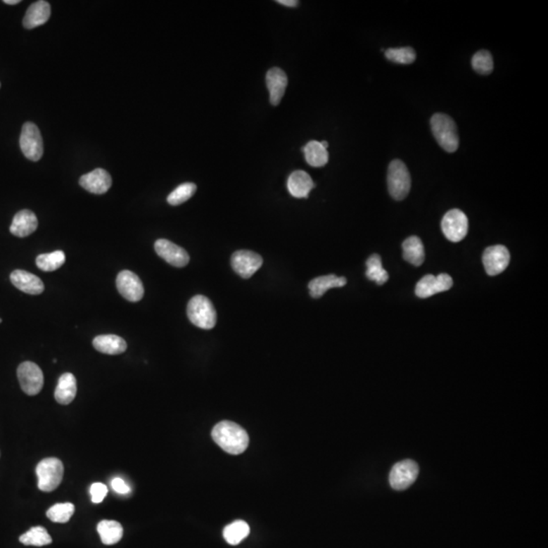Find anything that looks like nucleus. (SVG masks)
Returning <instances> with one entry per match:
<instances>
[{
    "mask_svg": "<svg viewBox=\"0 0 548 548\" xmlns=\"http://www.w3.org/2000/svg\"><path fill=\"white\" fill-rule=\"evenodd\" d=\"M212 437L217 446L231 455L242 454L249 445L246 431L233 421H224L217 423L213 428Z\"/></svg>",
    "mask_w": 548,
    "mask_h": 548,
    "instance_id": "f257e3e1",
    "label": "nucleus"
},
{
    "mask_svg": "<svg viewBox=\"0 0 548 548\" xmlns=\"http://www.w3.org/2000/svg\"><path fill=\"white\" fill-rule=\"evenodd\" d=\"M431 127L435 141L447 153H455L459 146L457 126L450 116L435 114L431 119Z\"/></svg>",
    "mask_w": 548,
    "mask_h": 548,
    "instance_id": "f03ea898",
    "label": "nucleus"
},
{
    "mask_svg": "<svg viewBox=\"0 0 548 548\" xmlns=\"http://www.w3.org/2000/svg\"><path fill=\"white\" fill-rule=\"evenodd\" d=\"M187 316L192 324L201 329H212L217 324V311L210 300L204 295H195L190 300Z\"/></svg>",
    "mask_w": 548,
    "mask_h": 548,
    "instance_id": "7ed1b4c3",
    "label": "nucleus"
},
{
    "mask_svg": "<svg viewBox=\"0 0 548 548\" xmlns=\"http://www.w3.org/2000/svg\"><path fill=\"white\" fill-rule=\"evenodd\" d=\"M63 463L57 458H46L37 465L39 490L51 492L60 485L63 479Z\"/></svg>",
    "mask_w": 548,
    "mask_h": 548,
    "instance_id": "20e7f679",
    "label": "nucleus"
},
{
    "mask_svg": "<svg viewBox=\"0 0 548 548\" xmlns=\"http://www.w3.org/2000/svg\"><path fill=\"white\" fill-rule=\"evenodd\" d=\"M387 182L389 193L395 200H402L409 193L412 178L402 160H394L390 163Z\"/></svg>",
    "mask_w": 548,
    "mask_h": 548,
    "instance_id": "39448f33",
    "label": "nucleus"
},
{
    "mask_svg": "<svg viewBox=\"0 0 548 548\" xmlns=\"http://www.w3.org/2000/svg\"><path fill=\"white\" fill-rule=\"evenodd\" d=\"M20 146L27 160L38 162L44 153L42 135L36 124L27 122L22 128Z\"/></svg>",
    "mask_w": 548,
    "mask_h": 548,
    "instance_id": "423d86ee",
    "label": "nucleus"
},
{
    "mask_svg": "<svg viewBox=\"0 0 548 548\" xmlns=\"http://www.w3.org/2000/svg\"><path fill=\"white\" fill-rule=\"evenodd\" d=\"M18 378L23 391L30 396L40 393L44 385V375L40 367L32 362H25L18 368Z\"/></svg>",
    "mask_w": 548,
    "mask_h": 548,
    "instance_id": "0eeeda50",
    "label": "nucleus"
},
{
    "mask_svg": "<svg viewBox=\"0 0 548 548\" xmlns=\"http://www.w3.org/2000/svg\"><path fill=\"white\" fill-rule=\"evenodd\" d=\"M442 231L445 237L454 243L460 242L469 233V219L460 210H451L442 219Z\"/></svg>",
    "mask_w": 548,
    "mask_h": 548,
    "instance_id": "6e6552de",
    "label": "nucleus"
},
{
    "mask_svg": "<svg viewBox=\"0 0 548 548\" xmlns=\"http://www.w3.org/2000/svg\"><path fill=\"white\" fill-rule=\"evenodd\" d=\"M419 470L416 463L412 460L396 463L390 471V485L396 490H407L416 480Z\"/></svg>",
    "mask_w": 548,
    "mask_h": 548,
    "instance_id": "1a4fd4ad",
    "label": "nucleus"
},
{
    "mask_svg": "<svg viewBox=\"0 0 548 548\" xmlns=\"http://www.w3.org/2000/svg\"><path fill=\"white\" fill-rule=\"evenodd\" d=\"M231 267L243 279H250L263 265L262 257L255 252L240 250L231 256Z\"/></svg>",
    "mask_w": 548,
    "mask_h": 548,
    "instance_id": "9d476101",
    "label": "nucleus"
},
{
    "mask_svg": "<svg viewBox=\"0 0 548 548\" xmlns=\"http://www.w3.org/2000/svg\"><path fill=\"white\" fill-rule=\"evenodd\" d=\"M116 286L124 299L129 302L141 301L144 295V284L139 275L123 270L117 275Z\"/></svg>",
    "mask_w": 548,
    "mask_h": 548,
    "instance_id": "9b49d317",
    "label": "nucleus"
},
{
    "mask_svg": "<svg viewBox=\"0 0 548 548\" xmlns=\"http://www.w3.org/2000/svg\"><path fill=\"white\" fill-rule=\"evenodd\" d=\"M453 286V279L450 275L442 274L435 275L428 274L416 284V293L421 299L433 297L437 293L447 292Z\"/></svg>",
    "mask_w": 548,
    "mask_h": 548,
    "instance_id": "f8f14e48",
    "label": "nucleus"
},
{
    "mask_svg": "<svg viewBox=\"0 0 548 548\" xmlns=\"http://www.w3.org/2000/svg\"><path fill=\"white\" fill-rule=\"evenodd\" d=\"M510 259V252L502 245L487 248L483 256L485 272L490 276L502 274L508 267Z\"/></svg>",
    "mask_w": 548,
    "mask_h": 548,
    "instance_id": "ddd939ff",
    "label": "nucleus"
},
{
    "mask_svg": "<svg viewBox=\"0 0 548 548\" xmlns=\"http://www.w3.org/2000/svg\"><path fill=\"white\" fill-rule=\"evenodd\" d=\"M155 250L160 258L164 259L170 265L175 267H184L189 263V254L182 247L174 244L171 241L160 239L155 243Z\"/></svg>",
    "mask_w": 548,
    "mask_h": 548,
    "instance_id": "4468645a",
    "label": "nucleus"
},
{
    "mask_svg": "<svg viewBox=\"0 0 548 548\" xmlns=\"http://www.w3.org/2000/svg\"><path fill=\"white\" fill-rule=\"evenodd\" d=\"M79 184L89 193L105 194L111 188L112 178L106 170L96 169L82 175Z\"/></svg>",
    "mask_w": 548,
    "mask_h": 548,
    "instance_id": "2eb2a0df",
    "label": "nucleus"
},
{
    "mask_svg": "<svg viewBox=\"0 0 548 548\" xmlns=\"http://www.w3.org/2000/svg\"><path fill=\"white\" fill-rule=\"evenodd\" d=\"M11 281L18 290L29 295H40L44 292V283L40 277L25 270H15L11 274Z\"/></svg>",
    "mask_w": 548,
    "mask_h": 548,
    "instance_id": "dca6fc26",
    "label": "nucleus"
},
{
    "mask_svg": "<svg viewBox=\"0 0 548 548\" xmlns=\"http://www.w3.org/2000/svg\"><path fill=\"white\" fill-rule=\"evenodd\" d=\"M266 84L270 94V103L274 106H277L283 98L288 86V77L286 72L279 68H272L266 75Z\"/></svg>",
    "mask_w": 548,
    "mask_h": 548,
    "instance_id": "f3484780",
    "label": "nucleus"
},
{
    "mask_svg": "<svg viewBox=\"0 0 548 548\" xmlns=\"http://www.w3.org/2000/svg\"><path fill=\"white\" fill-rule=\"evenodd\" d=\"M37 229H38V219L35 213L29 210H23L13 217L9 231L13 236L25 238L32 235Z\"/></svg>",
    "mask_w": 548,
    "mask_h": 548,
    "instance_id": "a211bd4d",
    "label": "nucleus"
},
{
    "mask_svg": "<svg viewBox=\"0 0 548 548\" xmlns=\"http://www.w3.org/2000/svg\"><path fill=\"white\" fill-rule=\"evenodd\" d=\"M51 15V6L49 2L40 0V1L34 2L27 8L26 15H25L23 25L27 30L35 29L39 26L46 24Z\"/></svg>",
    "mask_w": 548,
    "mask_h": 548,
    "instance_id": "6ab92c4d",
    "label": "nucleus"
},
{
    "mask_svg": "<svg viewBox=\"0 0 548 548\" xmlns=\"http://www.w3.org/2000/svg\"><path fill=\"white\" fill-rule=\"evenodd\" d=\"M314 187L315 183L306 172L295 171L288 177V192L295 198H307Z\"/></svg>",
    "mask_w": 548,
    "mask_h": 548,
    "instance_id": "aec40b11",
    "label": "nucleus"
},
{
    "mask_svg": "<svg viewBox=\"0 0 548 548\" xmlns=\"http://www.w3.org/2000/svg\"><path fill=\"white\" fill-rule=\"evenodd\" d=\"M93 345L102 354L117 355L123 354L127 350V343L122 337L114 334H105L95 337Z\"/></svg>",
    "mask_w": 548,
    "mask_h": 548,
    "instance_id": "412c9836",
    "label": "nucleus"
},
{
    "mask_svg": "<svg viewBox=\"0 0 548 548\" xmlns=\"http://www.w3.org/2000/svg\"><path fill=\"white\" fill-rule=\"evenodd\" d=\"M77 379L71 373H65L59 378L55 389V399L62 405H68L75 400L77 395Z\"/></svg>",
    "mask_w": 548,
    "mask_h": 548,
    "instance_id": "4be33fe9",
    "label": "nucleus"
},
{
    "mask_svg": "<svg viewBox=\"0 0 548 548\" xmlns=\"http://www.w3.org/2000/svg\"><path fill=\"white\" fill-rule=\"evenodd\" d=\"M346 283H348V281H346L345 277H338L334 274L319 276L317 279H314L313 281H310V295L314 299H319L330 288H343Z\"/></svg>",
    "mask_w": 548,
    "mask_h": 548,
    "instance_id": "5701e85b",
    "label": "nucleus"
},
{
    "mask_svg": "<svg viewBox=\"0 0 548 548\" xmlns=\"http://www.w3.org/2000/svg\"><path fill=\"white\" fill-rule=\"evenodd\" d=\"M403 258L408 263L414 266L423 265L425 261V248L423 242L416 236L407 238L403 242Z\"/></svg>",
    "mask_w": 548,
    "mask_h": 548,
    "instance_id": "b1692460",
    "label": "nucleus"
},
{
    "mask_svg": "<svg viewBox=\"0 0 548 548\" xmlns=\"http://www.w3.org/2000/svg\"><path fill=\"white\" fill-rule=\"evenodd\" d=\"M97 530L104 544L113 545L118 543L123 536V527L114 520H103L98 524Z\"/></svg>",
    "mask_w": 548,
    "mask_h": 548,
    "instance_id": "393cba45",
    "label": "nucleus"
},
{
    "mask_svg": "<svg viewBox=\"0 0 548 548\" xmlns=\"http://www.w3.org/2000/svg\"><path fill=\"white\" fill-rule=\"evenodd\" d=\"M302 151H304L306 162L310 166L320 168V167L327 164L328 158H329L328 157L327 148H325L321 142L310 141L302 148Z\"/></svg>",
    "mask_w": 548,
    "mask_h": 548,
    "instance_id": "a878e982",
    "label": "nucleus"
},
{
    "mask_svg": "<svg viewBox=\"0 0 548 548\" xmlns=\"http://www.w3.org/2000/svg\"><path fill=\"white\" fill-rule=\"evenodd\" d=\"M20 543L32 547H45L52 543V538L45 528L41 526L33 527L26 533L20 536Z\"/></svg>",
    "mask_w": 548,
    "mask_h": 548,
    "instance_id": "bb28decb",
    "label": "nucleus"
},
{
    "mask_svg": "<svg viewBox=\"0 0 548 548\" xmlns=\"http://www.w3.org/2000/svg\"><path fill=\"white\" fill-rule=\"evenodd\" d=\"M250 527L246 522L235 521L224 529V538L229 544L238 545L249 535Z\"/></svg>",
    "mask_w": 548,
    "mask_h": 548,
    "instance_id": "cd10ccee",
    "label": "nucleus"
},
{
    "mask_svg": "<svg viewBox=\"0 0 548 548\" xmlns=\"http://www.w3.org/2000/svg\"><path fill=\"white\" fill-rule=\"evenodd\" d=\"M366 275L370 281H375L379 286H382L388 281V272L383 268L382 260L377 254H374L367 260Z\"/></svg>",
    "mask_w": 548,
    "mask_h": 548,
    "instance_id": "c85d7f7f",
    "label": "nucleus"
},
{
    "mask_svg": "<svg viewBox=\"0 0 548 548\" xmlns=\"http://www.w3.org/2000/svg\"><path fill=\"white\" fill-rule=\"evenodd\" d=\"M65 262V254L63 251H54L52 253L41 254L36 258L38 268L46 272H52L60 268Z\"/></svg>",
    "mask_w": 548,
    "mask_h": 548,
    "instance_id": "c756f323",
    "label": "nucleus"
},
{
    "mask_svg": "<svg viewBox=\"0 0 548 548\" xmlns=\"http://www.w3.org/2000/svg\"><path fill=\"white\" fill-rule=\"evenodd\" d=\"M196 185L194 183H183L180 186H178L171 194L169 195L168 203L171 205H180V204L186 203L189 200L192 196L196 192Z\"/></svg>",
    "mask_w": 548,
    "mask_h": 548,
    "instance_id": "7c9ffc66",
    "label": "nucleus"
},
{
    "mask_svg": "<svg viewBox=\"0 0 548 548\" xmlns=\"http://www.w3.org/2000/svg\"><path fill=\"white\" fill-rule=\"evenodd\" d=\"M75 504H56L47 511V517L55 523H68L75 514Z\"/></svg>",
    "mask_w": 548,
    "mask_h": 548,
    "instance_id": "2f4dec72",
    "label": "nucleus"
},
{
    "mask_svg": "<svg viewBox=\"0 0 548 548\" xmlns=\"http://www.w3.org/2000/svg\"><path fill=\"white\" fill-rule=\"evenodd\" d=\"M388 60L398 64H410L416 60V51L412 47L390 48L385 52Z\"/></svg>",
    "mask_w": 548,
    "mask_h": 548,
    "instance_id": "473e14b6",
    "label": "nucleus"
},
{
    "mask_svg": "<svg viewBox=\"0 0 548 548\" xmlns=\"http://www.w3.org/2000/svg\"><path fill=\"white\" fill-rule=\"evenodd\" d=\"M472 66L479 75H490L494 70V59H492V54L485 50L478 51V53L474 54L473 58H472Z\"/></svg>",
    "mask_w": 548,
    "mask_h": 548,
    "instance_id": "72a5a7b5",
    "label": "nucleus"
},
{
    "mask_svg": "<svg viewBox=\"0 0 548 548\" xmlns=\"http://www.w3.org/2000/svg\"><path fill=\"white\" fill-rule=\"evenodd\" d=\"M91 502L94 504H100L104 501L105 497L108 494V488L104 483H96L91 485Z\"/></svg>",
    "mask_w": 548,
    "mask_h": 548,
    "instance_id": "f704fd0d",
    "label": "nucleus"
},
{
    "mask_svg": "<svg viewBox=\"0 0 548 548\" xmlns=\"http://www.w3.org/2000/svg\"><path fill=\"white\" fill-rule=\"evenodd\" d=\"M112 488L116 492L121 495L129 494L130 488L122 478H116L112 480Z\"/></svg>",
    "mask_w": 548,
    "mask_h": 548,
    "instance_id": "c9c22d12",
    "label": "nucleus"
},
{
    "mask_svg": "<svg viewBox=\"0 0 548 548\" xmlns=\"http://www.w3.org/2000/svg\"><path fill=\"white\" fill-rule=\"evenodd\" d=\"M277 4L288 6V8H295V6H299V2L297 0H279Z\"/></svg>",
    "mask_w": 548,
    "mask_h": 548,
    "instance_id": "e433bc0d",
    "label": "nucleus"
},
{
    "mask_svg": "<svg viewBox=\"0 0 548 548\" xmlns=\"http://www.w3.org/2000/svg\"><path fill=\"white\" fill-rule=\"evenodd\" d=\"M4 4H8V6H15V4H20V0H4Z\"/></svg>",
    "mask_w": 548,
    "mask_h": 548,
    "instance_id": "4c0bfd02",
    "label": "nucleus"
},
{
    "mask_svg": "<svg viewBox=\"0 0 548 548\" xmlns=\"http://www.w3.org/2000/svg\"><path fill=\"white\" fill-rule=\"evenodd\" d=\"M1 322H2V320H1V319H0V323H1Z\"/></svg>",
    "mask_w": 548,
    "mask_h": 548,
    "instance_id": "58836bf2",
    "label": "nucleus"
},
{
    "mask_svg": "<svg viewBox=\"0 0 548 548\" xmlns=\"http://www.w3.org/2000/svg\"><path fill=\"white\" fill-rule=\"evenodd\" d=\"M0 86H1V84H0Z\"/></svg>",
    "mask_w": 548,
    "mask_h": 548,
    "instance_id": "ea45409f",
    "label": "nucleus"
}]
</instances>
